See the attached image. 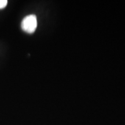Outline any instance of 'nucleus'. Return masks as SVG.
Instances as JSON below:
<instances>
[{
    "label": "nucleus",
    "instance_id": "f257e3e1",
    "mask_svg": "<svg viewBox=\"0 0 125 125\" xmlns=\"http://www.w3.org/2000/svg\"><path fill=\"white\" fill-rule=\"evenodd\" d=\"M21 29L29 34L33 33L37 27V19L35 15H30L23 19L21 24Z\"/></svg>",
    "mask_w": 125,
    "mask_h": 125
},
{
    "label": "nucleus",
    "instance_id": "f03ea898",
    "mask_svg": "<svg viewBox=\"0 0 125 125\" xmlns=\"http://www.w3.org/2000/svg\"><path fill=\"white\" fill-rule=\"evenodd\" d=\"M8 1L7 0H0V9H3L7 5Z\"/></svg>",
    "mask_w": 125,
    "mask_h": 125
}]
</instances>
